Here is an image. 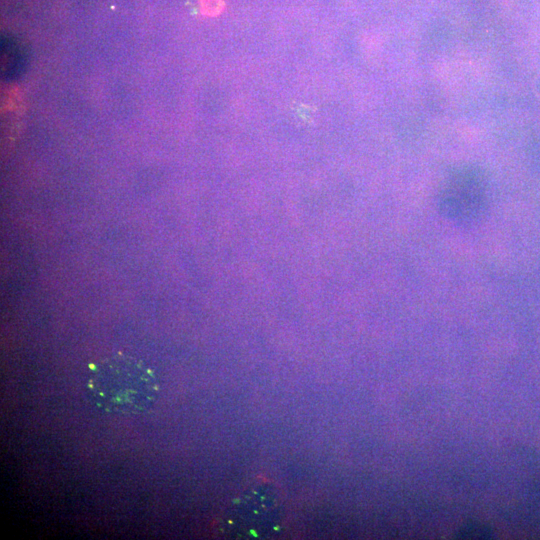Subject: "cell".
Instances as JSON below:
<instances>
[{
	"label": "cell",
	"instance_id": "7a4b0ae2",
	"mask_svg": "<svg viewBox=\"0 0 540 540\" xmlns=\"http://www.w3.org/2000/svg\"><path fill=\"white\" fill-rule=\"evenodd\" d=\"M285 507L278 488L269 481L247 487L226 510L221 528L235 538H268L282 528Z\"/></svg>",
	"mask_w": 540,
	"mask_h": 540
},
{
	"label": "cell",
	"instance_id": "3957f363",
	"mask_svg": "<svg viewBox=\"0 0 540 540\" xmlns=\"http://www.w3.org/2000/svg\"><path fill=\"white\" fill-rule=\"evenodd\" d=\"M440 214L461 225L478 221L486 213L487 195L479 176L460 172L453 176L438 198Z\"/></svg>",
	"mask_w": 540,
	"mask_h": 540
},
{
	"label": "cell",
	"instance_id": "277c9868",
	"mask_svg": "<svg viewBox=\"0 0 540 540\" xmlns=\"http://www.w3.org/2000/svg\"><path fill=\"white\" fill-rule=\"evenodd\" d=\"M2 69L5 77H14L20 73L23 66L19 48L13 43H2Z\"/></svg>",
	"mask_w": 540,
	"mask_h": 540
},
{
	"label": "cell",
	"instance_id": "6da1fadb",
	"mask_svg": "<svg viewBox=\"0 0 540 540\" xmlns=\"http://www.w3.org/2000/svg\"><path fill=\"white\" fill-rule=\"evenodd\" d=\"M87 389L93 404L105 412L140 414L155 404L159 382L141 361L113 356L92 369Z\"/></svg>",
	"mask_w": 540,
	"mask_h": 540
},
{
	"label": "cell",
	"instance_id": "5b68a950",
	"mask_svg": "<svg viewBox=\"0 0 540 540\" xmlns=\"http://www.w3.org/2000/svg\"><path fill=\"white\" fill-rule=\"evenodd\" d=\"M201 11L207 16L219 15L225 6L224 0H201Z\"/></svg>",
	"mask_w": 540,
	"mask_h": 540
}]
</instances>
